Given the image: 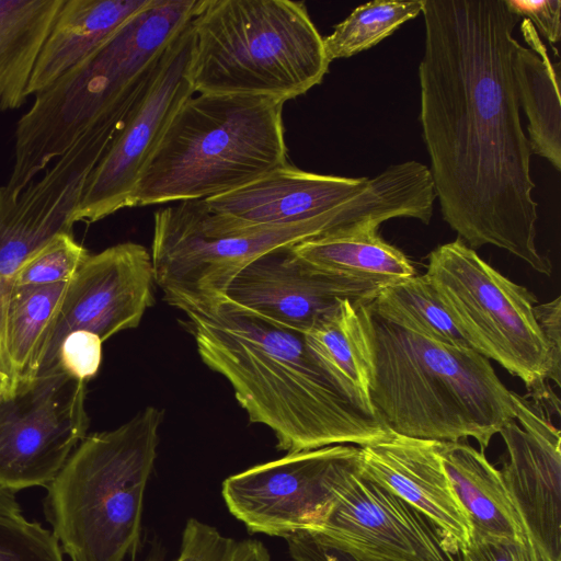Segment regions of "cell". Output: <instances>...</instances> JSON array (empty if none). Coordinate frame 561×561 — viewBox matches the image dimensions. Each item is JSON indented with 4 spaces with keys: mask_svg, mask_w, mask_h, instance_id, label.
I'll list each match as a JSON object with an SVG mask.
<instances>
[{
    "mask_svg": "<svg viewBox=\"0 0 561 561\" xmlns=\"http://www.w3.org/2000/svg\"><path fill=\"white\" fill-rule=\"evenodd\" d=\"M422 15L420 122L443 218L474 251L494 245L550 276L513 72L519 18L505 0H424Z\"/></svg>",
    "mask_w": 561,
    "mask_h": 561,
    "instance_id": "1",
    "label": "cell"
},
{
    "mask_svg": "<svg viewBox=\"0 0 561 561\" xmlns=\"http://www.w3.org/2000/svg\"><path fill=\"white\" fill-rule=\"evenodd\" d=\"M180 310L204 364L228 380L250 422L274 433L279 450L363 447L391 432L341 394L304 332L224 295Z\"/></svg>",
    "mask_w": 561,
    "mask_h": 561,
    "instance_id": "2",
    "label": "cell"
},
{
    "mask_svg": "<svg viewBox=\"0 0 561 561\" xmlns=\"http://www.w3.org/2000/svg\"><path fill=\"white\" fill-rule=\"evenodd\" d=\"M368 321L370 400L390 431L438 442L472 437L484 451L515 419L513 391L471 347L409 332L369 310Z\"/></svg>",
    "mask_w": 561,
    "mask_h": 561,
    "instance_id": "3",
    "label": "cell"
},
{
    "mask_svg": "<svg viewBox=\"0 0 561 561\" xmlns=\"http://www.w3.org/2000/svg\"><path fill=\"white\" fill-rule=\"evenodd\" d=\"M201 3L152 0L100 48L35 94L16 124L7 190L21 191L94 125H122L164 48Z\"/></svg>",
    "mask_w": 561,
    "mask_h": 561,
    "instance_id": "4",
    "label": "cell"
},
{
    "mask_svg": "<svg viewBox=\"0 0 561 561\" xmlns=\"http://www.w3.org/2000/svg\"><path fill=\"white\" fill-rule=\"evenodd\" d=\"M283 106L261 96H191L142 171L130 207L216 197L288 163Z\"/></svg>",
    "mask_w": 561,
    "mask_h": 561,
    "instance_id": "5",
    "label": "cell"
},
{
    "mask_svg": "<svg viewBox=\"0 0 561 561\" xmlns=\"http://www.w3.org/2000/svg\"><path fill=\"white\" fill-rule=\"evenodd\" d=\"M162 420L148 407L87 435L46 488L45 517L70 561L134 560Z\"/></svg>",
    "mask_w": 561,
    "mask_h": 561,
    "instance_id": "6",
    "label": "cell"
},
{
    "mask_svg": "<svg viewBox=\"0 0 561 561\" xmlns=\"http://www.w3.org/2000/svg\"><path fill=\"white\" fill-rule=\"evenodd\" d=\"M192 27L191 81L198 94L285 103L321 83L331 62L301 1L202 0Z\"/></svg>",
    "mask_w": 561,
    "mask_h": 561,
    "instance_id": "7",
    "label": "cell"
},
{
    "mask_svg": "<svg viewBox=\"0 0 561 561\" xmlns=\"http://www.w3.org/2000/svg\"><path fill=\"white\" fill-rule=\"evenodd\" d=\"M386 204L375 188L365 190L347 209L306 222L260 226L213 210L205 199L179 202L153 216L151 260L165 301L180 309L224 295L249 263L283 247L385 221Z\"/></svg>",
    "mask_w": 561,
    "mask_h": 561,
    "instance_id": "8",
    "label": "cell"
},
{
    "mask_svg": "<svg viewBox=\"0 0 561 561\" xmlns=\"http://www.w3.org/2000/svg\"><path fill=\"white\" fill-rule=\"evenodd\" d=\"M425 275L467 345L518 377L534 399L552 402L549 350L534 314L536 296L459 238L430 253Z\"/></svg>",
    "mask_w": 561,
    "mask_h": 561,
    "instance_id": "9",
    "label": "cell"
},
{
    "mask_svg": "<svg viewBox=\"0 0 561 561\" xmlns=\"http://www.w3.org/2000/svg\"><path fill=\"white\" fill-rule=\"evenodd\" d=\"M192 20L164 48L100 161L87 179L75 222H96L130 207L142 171L180 107L194 95Z\"/></svg>",
    "mask_w": 561,
    "mask_h": 561,
    "instance_id": "10",
    "label": "cell"
},
{
    "mask_svg": "<svg viewBox=\"0 0 561 561\" xmlns=\"http://www.w3.org/2000/svg\"><path fill=\"white\" fill-rule=\"evenodd\" d=\"M87 382L61 369L0 399V488L45 486L87 436Z\"/></svg>",
    "mask_w": 561,
    "mask_h": 561,
    "instance_id": "11",
    "label": "cell"
},
{
    "mask_svg": "<svg viewBox=\"0 0 561 561\" xmlns=\"http://www.w3.org/2000/svg\"><path fill=\"white\" fill-rule=\"evenodd\" d=\"M357 453V446L332 445L287 454L228 477L224 500L252 533L285 538L317 530L333 504L341 469Z\"/></svg>",
    "mask_w": 561,
    "mask_h": 561,
    "instance_id": "12",
    "label": "cell"
},
{
    "mask_svg": "<svg viewBox=\"0 0 561 561\" xmlns=\"http://www.w3.org/2000/svg\"><path fill=\"white\" fill-rule=\"evenodd\" d=\"M356 456L341 469L317 530L371 561H460L461 552L421 512L362 477Z\"/></svg>",
    "mask_w": 561,
    "mask_h": 561,
    "instance_id": "13",
    "label": "cell"
},
{
    "mask_svg": "<svg viewBox=\"0 0 561 561\" xmlns=\"http://www.w3.org/2000/svg\"><path fill=\"white\" fill-rule=\"evenodd\" d=\"M154 284L150 252L139 243L123 242L90 254L64 295L37 376L56 369L58 348L73 331L92 332L104 342L137 328L154 304Z\"/></svg>",
    "mask_w": 561,
    "mask_h": 561,
    "instance_id": "14",
    "label": "cell"
},
{
    "mask_svg": "<svg viewBox=\"0 0 561 561\" xmlns=\"http://www.w3.org/2000/svg\"><path fill=\"white\" fill-rule=\"evenodd\" d=\"M116 131L95 125L21 191L0 186V270H18L57 234L73 232L87 179Z\"/></svg>",
    "mask_w": 561,
    "mask_h": 561,
    "instance_id": "15",
    "label": "cell"
},
{
    "mask_svg": "<svg viewBox=\"0 0 561 561\" xmlns=\"http://www.w3.org/2000/svg\"><path fill=\"white\" fill-rule=\"evenodd\" d=\"M513 401L500 471L526 536L546 561H561V433L535 403L514 391Z\"/></svg>",
    "mask_w": 561,
    "mask_h": 561,
    "instance_id": "16",
    "label": "cell"
},
{
    "mask_svg": "<svg viewBox=\"0 0 561 561\" xmlns=\"http://www.w3.org/2000/svg\"><path fill=\"white\" fill-rule=\"evenodd\" d=\"M379 287L312 270L290 247L270 251L243 267L224 296L280 324L306 332L342 299L369 301Z\"/></svg>",
    "mask_w": 561,
    "mask_h": 561,
    "instance_id": "17",
    "label": "cell"
},
{
    "mask_svg": "<svg viewBox=\"0 0 561 561\" xmlns=\"http://www.w3.org/2000/svg\"><path fill=\"white\" fill-rule=\"evenodd\" d=\"M357 469L362 477L421 512L458 551L468 547L472 528L444 468L438 440L391 431L385 438L358 447Z\"/></svg>",
    "mask_w": 561,
    "mask_h": 561,
    "instance_id": "18",
    "label": "cell"
},
{
    "mask_svg": "<svg viewBox=\"0 0 561 561\" xmlns=\"http://www.w3.org/2000/svg\"><path fill=\"white\" fill-rule=\"evenodd\" d=\"M370 178L307 172L286 163L232 192L205 199L238 221L283 226L322 219L351 207Z\"/></svg>",
    "mask_w": 561,
    "mask_h": 561,
    "instance_id": "19",
    "label": "cell"
},
{
    "mask_svg": "<svg viewBox=\"0 0 561 561\" xmlns=\"http://www.w3.org/2000/svg\"><path fill=\"white\" fill-rule=\"evenodd\" d=\"M152 0H64L41 46L27 95L51 85L80 64Z\"/></svg>",
    "mask_w": 561,
    "mask_h": 561,
    "instance_id": "20",
    "label": "cell"
},
{
    "mask_svg": "<svg viewBox=\"0 0 561 561\" xmlns=\"http://www.w3.org/2000/svg\"><path fill=\"white\" fill-rule=\"evenodd\" d=\"M367 302L342 299L304 333L341 394L364 415L378 419L370 400L373 355Z\"/></svg>",
    "mask_w": 561,
    "mask_h": 561,
    "instance_id": "21",
    "label": "cell"
},
{
    "mask_svg": "<svg viewBox=\"0 0 561 561\" xmlns=\"http://www.w3.org/2000/svg\"><path fill=\"white\" fill-rule=\"evenodd\" d=\"M446 473L470 522L472 534L522 541L527 538L501 471L465 440L438 442Z\"/></svg>",
    "mask_w": 561,
    "mask_h": 561,
    "instance_id": "22",
    "label": "cell"
},
{
    "mask_svg": "<svg viewBox=\"0 0 561 561\" xmlns=\"http://www.w3.org/2000/svg\"><path fill=\"white\" fill-rule=\"evenodd\" d=\"M378 225H365L291 245L295 255L314 271L383 287L415 274L407 255L386 242Z\"/></svg>",
    "mask_w": 561,
    "mask_h": 561,
    "instance_id": "23",
    "label": "cell"
},
{
    "mask_svg": "<svg viewBox=\"0 0 561 561\" xmlns=\"http://www.w3.org/2000/svg\"><path fill=\"white\" fill-rule=\"evenodd\" d=\"M520 31L528 47L518 42L513 54V72L519 107L527 119L533 153L561 170V105L559 66L554 68L533 24L523 19Z\"/></svg>",
    "mask_w": 561,
    "mask_h": 561,
    "instance_id": "24",
    "label": "cell"
},
{
    "mask_svg": "<svg viewBox=\"0 0 561 561\" xmlns=\"http://www.w3.org/2000/svg\"><path fill=\"white\" fill-rule=\"evenodd\" d=\"M64 0H0V111L20 108L41 46Z\"/></svg>",
    "mask_w": 561,
    "mask_h": 561,
    "instance_id": "25",
    "label": "cell"
},
{
    "mask_svg": "<svg viewBox=\"0 0 561 561\" xmlns=\"http://www.w3.org/2000/svg\"><path fill=\"white\" fill-rule=\"evenodd\" d=\"M367 308L400 329L445 344L468 346L425 274L380 287Z\"/></svg>",
    "mask_w": 561,
    "mask_h": 561,
    "instance_id": "26",
    "label": "cell"
},
{
    "mask_svg": "<svg viewBox=\"0 0 561 561\" xmlns=\"http://www.w3.org/2000/svg\"><path fill=\"white\" fill-rule=\"evenodd\" d=\"M424 0H374L356 7L323 37L330 61L362 53L422 13Z\"/></svg>",
    "mask_w": 561,
    "mask_h": 561,
    "instance_id": "27",
    "label": "cell"
},
{
    "mask_svg": "<svg viewBox=\"0 0 561 561\" xmlns=\"http://www.w3.org/2000/svg\"><path fill=\"white\" fill-rule=\"evenodd\" d=\"M89 255L73 232L57 234L23 262L14 275L11 296L19 288L70 280Z\"/></svg>",
    "mask_w": 561,
    "mask_h": 561,
    "instance_id": "28",
    "label": "cell"
},
{
    "mask_svg": "<svg viewBox=\"0 0 561 561\" xmlns=\"http://www.w3.org/2000/svg\"><path fill=\"white\" fill-rule=\"evenodd\" d=\"M174 561H273L259 540H238L217 528L190 518L182 533L179 556Z\"/></svg>",
    "mask_w": 561,
    "mask_h": 561,
    "instance_id": "29",
    "label": "cell"
},
{
    "mask_svg": "<svg viewBox=\"0 0 561 561\" xmlns=\"http://www.w3.org/2000/svg\"><path fill=\"white\" fill-rule=\"evenodd\" d=\"M0 561H65L50 529L27 519L22 511L0 510Z\"/></svg>",
    "mask_w": 561,
    "mask_h": 561,
    "instance_id": "30",
    "label": "cell"
},
{
    "mask_svg": "<svg viewBox=\"0 0 561 561\" xmlns=\"http://www.w3.org/2000/svg\"><path fill=\"white\" fill-rule=\"evenodd\" d=\"M102 344V340L92 332L78 330L69 333L58 348L56 369L88 382L100 369Z\"/></svg>",
    "mask_w": 561,
    "mask_h": 561,
    "instance_id": "31",
    "label": "cell"
},
{
    "mask_svg": "<svg viewBox=\"0 0 561 561\" xmlns=\"http://www.w3.org/2000/svg\"><path fill=\"white\" fill-rule=\"evenodd\" d=\"M460 561H546L531 540L522 541L482 537L472 534L470 543L461 552Z\"/></svg>",
    "mask_w": 561,
    "mask_h": 561,
    "instance_id": "32",
    "label": "cell"
},
{
    "mask_svg": "<svg viewBox=\"0 0 561 561\" xmlns=\"http://www.w3.org/2000/svg\"><path fill=\"white\" fill-rule=\"evenodd\" d=\"M296 561H371L356 554L321 533L300 530L285 537Z\"/></svg>",
    "mask_w": 561,
    "mask_h": 561,
    "instance_id": "33",
    "label": "cell"
},
{
    "mask_svg": "<svg viewBox=\"0 0 561 561\" xmlns=\"http://www.w3.org/2000/svg\"><path fill=\"white\" fill-rule=\"evenodd\" d=\"M507 9L528 20L551 45L561 37L560 0H505Z\"/></svg>",
    "mask_w": 561,
    "mask_h": 561,
    "instance_id": "34",
    "label": "cell"
},
{
    "mask_svg": "<svg viewBox=\"0 0 561 561\" xmlns=\"http://www.w3.org/2000/svg\"><path fill=\"white\" fill-rule=\"evenodd\" d=\"M534 314L549 350L547 380L561 385V297L536 304Z\"/></svg>",
    "mask_w": 561,
    "mask_h": 561,
    "instance_id": "35",
    "label": "cell"
},
{
    "mask_svg": "<svg viewBox=\"0 0 561 561\" xmlns=\"http://www.w3.org/2000/svg\"><path fill=\"white\" fill-rule=\"evenodd\" d=\"M0 510L1 511H21V506L16 501L15 493L0 488Z\"/></svg>",
    "mask_w": 561,
    "mask_h": 561,
    "instance_id": "36",
    "label": "cell"
},
{
    "mask_svg": "<svg viewBox=\"0 0 561 561\" xmlns=\"http://www.w3.org/2000/svg\"><path fill=\"white\" fill-rule=\"evenodd\" d=\"M160 560V553L152 551L144 561H159Z\"/></svg>",
    "mask_w": 561,
    "mask_h": 561,
    "instance_id": "37",
    "label": "cell"
}]
</instances>
